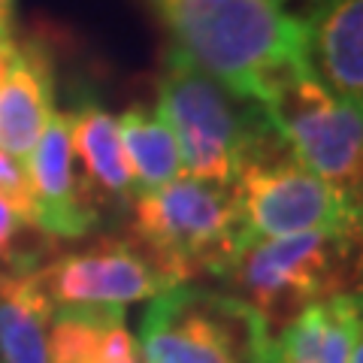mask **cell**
<instances>
[{
  "label": "cell",
  "mask_w": 363,
  "mask_h": 363,
  "mask_svg": "<svg viewBox=\"0 0 363 363\" xmlns=\"http://www.w3.org/2000/svg\"><path fill=\"white\" fill-rule=\"evenodd\" d=\"M157 112L176 136L182 176L221 188H233L248 145L267 124L257 104L230 94L182 49L167 52Z\"/></svg>",
  "instance_id": "277c9868"
},
{
  "label": "cell",
  "mask_w": 363,
  "mask_h": 363,
  "mask_svg": "<svg viewBox=\"0 0 363 363\" xmlns=\"http://www.w3.org/2000/svg\"><path fill=\"white\" fill-rule=\"evenodd\" d=\"M52 315L25 276L0 281V363H49Z\"/></svg>",
  "instance_id": "2e32d148"
},
{
  "label": "cell",
  "mask_w": 363,
  "mask_h": 363,
  "mask_svg": "<svg viewBox=\"0 0 363 363\" xmlns=\"http://www.w3.org/2000/svg\"><path fill=\"white\" fill-rule=\"evenodd\" d=\"M200 70L248 104H267L309 67L306 13L285 0H152Z\"/></svg>",
  "instance_id": "6da1fadb"
},
{
  "label": "cell",
  "mask_w": 363,
  "mask_h": 363,
  "mask_svg": "<svg viewBox=\"0 0 363 363\" xmlns=\"http://www.w3.org/2000/svg\"><path fill=\"white\" fill-rule=\"evenodd\" d=\"M4 279H6V276H4V272H0V281H4Z\"/></svg>",
  "instance_id": "44dd1931"
},
{
  "label": "cell",
  "mask_w": 363,
  "mask_h": 363,
  "mask_svg": "<svg viewBox=\"0 0 363 363\" xmlns=\"http://www.w3.org/2000/svg\"><path fill=\"white\" fill-rule=\"evenodd\" d=\"M130 242L164 272L169 285L224 279L248 245L233 188L188 176L152 194L133 197L128 209Z\"/></svg>",
  "instance_id": "3957f363"
},
{
  "label": "cell",
  "mask_w": 363,
  "mask_h": 363,
  "mask_svg": "<svg viewBox=\"0 0 363 363\" xmlns=\"http://www.w3.org/2000/svg\"><path fill=\"white\" fill-rule=\"evenodd\" d=\"M25 279L55 312L128 309L176 288L130 240H94L49 257L25 272Z\"/></svg>",
  "instance_id": "ba28073f"
},
{
  "label": "cell",
  "mask_w": 363,
  "mask_h": 363,
  "mask_svg": "<svg viewBox=\"0 0 363 363\" xmlns=\"http://www.w3.org/2000/svg\"><path fill=\"white\" fill-rule=\"evenodd\" d=\"M136 345L143 363H260L267 351L255 315L227 291L200 281L152 297Z\"/></svg>",
  "instance_id": "8992f818"
},
{
  "label": "cell",
  "mask_w": 363,
  "mask_h": 363,
  "mask_svg": "<svg viewBox=\"0 0 363 363\" xmlns=\"http://www.w3.org/2000/svg\"><path fill=\"white\" fill-rule=\"evenodd\" d=\"M49 245H52V236H45L40 227L21 221L0 200V267L16 269V276H25V272L43 264L40 257L45 255Z\"/></svg>",
  "instance_id": "e0dca14e"
},
{
  "label": "cell",
  "mask_w": 363,
  "mask_h": 363,
  "mask_svg": "<svg viewBox=\"0 0 363 363\" xmlns=\"http://www.w3.org/2000/svg\"><path fill=\"white\" fill-rule=\"evenodd\" d=\"M269 128L294 157L360 209L363 188V118L339 100L315 73H303L260 104Z\"/></svg>",
  "instance_id": "52a82bcc"
},
{
  "label": "cell",
  "mask_w": 363,
  "mask_h": 363,
  "mask_svg": "<svg viewBox=\"0 0 363 363\" xmlns=\"http://www.w3.org/2000/svg\"><path fill=\"white\" fill-rule=\"evenodd\" d=\"M260 363H360V294L300 312L272 336Z\"/></svg>",
  "instance_id": "4fadbf2b"
},
{
  "label": "cell",
  "mask_w": 363,
  "mask_h": 363,
  "mask_svg": "<svg viewBox=\"0 0 363 363\" xmlns=\"http://www.w3.org/2000/svg\"><path fill=\"white\" fill-rule=\"evenodd\" d=\"M233 194L248 242L309 230H360V209L306 169L269 121L236 169Z\"/></svg>",
  "instance_id": "5b68a950"
},
{
  "label": "cell",
  "mask_w": 363,
  "mask_h": 363,
  "mask_svg": "<svg viewBox=\"0 0 363 363\" xmlns=\"http://www.w3.org/2000/svg\"><path fill=\"white\" fill-rule=\"evenodd\" d=\"M67 112L73 149V173L82 206L100 227L106 218L128 215L133 203V188L124 164L118 118L94 100H79Z\"/></svg>",
  "instance_id": "9c48e42d"
},
{
  "label": "cell",
  "mask_w": 363,
  "mask_h": 363,
  "mask_svg": "<svg viewBox=\"0 0 363 363\" xmlns=\"http://www.w3.org/2000/svg\"><path fill=\"white\" fill-rule=\"evenodd\" d=\"M13 40H0V73H4V58H6V49H9V43H13Z\"/></svg>",
  "instance_id": "ffe728a7"
},
{
  "label": "cell",
  "mask_w": 363,
  "mask_h": 363,
  "mask_svg": "<svg viewBox=\"0 0 363 363\" xmlns=\"http://www.w3.org/2000/svg\"><path fill=\"white\" fill-rule=\"evenodd\" d=\"M13 21H16V0H0V40H13Z\"/></svg>",
  "instance_id": "d6986e66"
},
{
  "label": "cell",
  "mask_w": 363,
  "mask_h": 363,
  "mask_svg": "<svg viewBox=\"0 0 363 363\" xmlns=\"http://www.w3.org/2000/svg\"><path fill=\"white\" fill-rule=\"evenodd\" d=\"M49 363H143L124 309H64L52 315Z\"/></svg>",
  "instance_id": "5bb4252c"
},
{
  "label": "cell",
  "mask_w": 363,
  "mask_h": 363,
  "mask_svg": "<svg viewBox=\"0 0 363 363\" xmlns=\"http://www.w3.org/2000/svg\"><path fill=\"white\" fill-rule=\"evenodd\" d=\"M360 230H309L276 240H252L221 279L269 345L281 327L309 306L327 303L357 285Z\"/></svg>",
  "instance_id": "7a4b0ae2"
},
{
  "label": "cell",
  "mask_w": 363,
  "mask_h": 363,
  "mask_svg": "<svg viewBox=\"0 0 363 363\" xmlns=\"http://www.w3.org/2000/svg\"><path fill=\"white\" fill-rule=\"evenodd\" d=\"M309 67L339 100L363 104V0H312Z\"/></svg>",
  "instance_id": "7c38bea8"
},
{
  "label": "cell",
  "mask_w": 363,
  "mask_h": 363,
  "mask_svg": "<svg viewBox=\"0 0 363 363\" xmlns=\"http://www.w3.org/2000/svg\"><path fill=\"white\" fill-rule=\"evenodd\" d=\"M55 61L40 40H13L0 73V152L28 161L55 116Z\"/></svg>",
  "instance_id": "30bf717a"
},
{
  "label": "cell",
  "mask_w": 363,
  "mask_h": 363,
  "mask_svg": "<svg viewBox=\"0 0 363 363\" xmlns=\"http://www.w3.org/2000/svg\"><path fill=\"white\" fill-rule=\"evenodd\" d=\"M30 191L40 209V230L52 240H82L91 230H97L94 218L82 206L73 173V149H70V128L67 112L55 109V116L45 124L43 136L30 149L28 161Z\"/></svg>",
  "instance_id": "8fae6325"
},
{
  "label": "cell",
  "mask_w": 363,
  "mask_h": 363,
  "mask_svg": "<svg viewBox=\"0 0 363 363\" xmlns=\"http://www.w3.org/2000/svg\"><path fill=\"white\" fill-rule=\"evenodd\" d=\"M0 200H4L21 221L40 227V209H37V200H33V191H30L28 169L18 157L6 155V152H0Z\"/></svg>",
  "instance_id": "ac0fdd59"
},
{
  "label": "cell",
  "mask_w": 363,
  "mask_h": 363,
  "mask_svg": "<svg viewBox=\"0 0 363 363\" xmlns=\"http://www.w3.org/2000/svg\"><path fill=\"white\" fill-rule=\"evenodd\" d=\"M118 140L133 197L152 194L182 176L179 145L157 106L133 104L118 116Z\"/></svg>",
  "instance_id": "9a60e30c"
}]
</instances>
